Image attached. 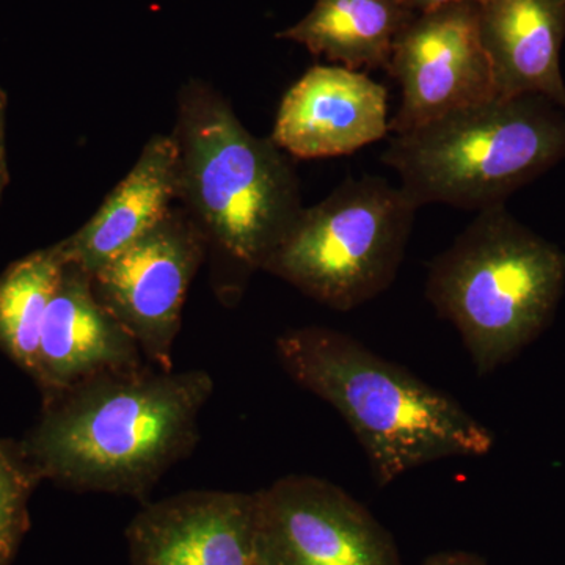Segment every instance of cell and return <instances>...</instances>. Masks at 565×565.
<instances>
[{"instance_id": "6da1fadb", "label": "cell", "mask_w": 565, "mask_h": 565, "mask_svg": "<svg viewBox=\"0 0 565 565\" xmlns=\"http://www.w3.org/2000/svg\"><path fill=\"white\" fill-rule=\"evenodd\" d=\"M212 392L202 370L104 371L47 396L22 456L36 478L145 500L195 448Z\"/></svg>"}, {"instance_id": "7a4b0ae2", "label": "cell", "mask_w": 565, "mask_h": 565, "mask_svg": "<svg viewBox=\"0 0 565 565\" xmlns=\"http://www.w3.org/2000/svg\"><path fill=\"white\" fill-rule=\"evenodd\" d=\"M275 348L292 381L343 416L377 486L437 460L492 451V430L459 401L351 334L299 327L280 334Z\"/></svg>"}, {"instance_id": "3957f363", "label": "cell", "mask_w": 565, "mask_h": 565, "mask_svg": "<svg viewBox=\"0 0 565 565\" xmlns=\"http://www.w3.org/2000/svg\"><path fill=\"white\" fill-rule=\"evenodd\" d=\"M178 202L228 263L239 289L281 244L303 211L288 154L248 131L211 85L192 81L178 95Z\"/></svg>"}, {"instance_id": "277c9868", "label": "cell", "mask_w": 565, "mask_h": 565, "mask_svg": "<svg viewBox=\"0 0 565 565\" xmlns=\"http://www.w3.org/2000/svg\"><path fill=\"white\" fill-rule=\"evenodd\" d=\"M564 288L565 253L505 204L479 211L426 278L427 300L456 327L479 377L544 333Z\"/></svg>"}, {"instance_id": "5b68a950", "label": "cell", "mask_w": 565, "mask_h": 565, "mask_svg": "<svg viewBox=\"0 0 565 565\" xmlns=\"http://www.w3.org/2000/svg\"><path fill=\"white\" fill-rule=\"evenodd\" d=\"M565 159V110L542 96L471 104L392 136L382 162L418 207L505 204Z\"/></svg>"}, {"instance_id": "8992f818", "label": "cell", "mask_w": 565, "mask_h": 565, "mask_svg": "<svg viewBox=\"0 0 565 565\" xmlns=\"http://www.w3.org/2000/svg\"><path fill=\"white\" fill-rule=\"evenodd\" d=\"M418 210L385 178H345L303 207L263 270L323 307L355 310L396 280Z\"/></svg>"}, {"instance_id": "52a82bcc", "label": "cell", "mask_w": 565, "mask_h": 565, "mask_svg": "<svg viewBox=\"0 0 565 565\" xmlns=\"http://www.w3.org/2000/svg\"><path fill=\"white\" fill-rule=\"evenodd\" d=\"M207 252L202 228L180 204L92 274L96 299L158 370L173 371L182 308Z\"/></svg>"}, {"instance_id": "ba28073f", "label": "cell", "mask_w": 565, "mask_h": 565, "mask_svg": "<svg viewBox=\"0 0 565 565\" xmlns=\"http://www.w3.org/2000/svg\"><path fill=\"white\" fill-rule=\"evenodd\" d=\"M253 494L256 565H403L392 534L326 479L285 476Z\"/></svg>"}, {"instance_id": "9c48e42d", "label": "cell", "mask_w": 565, "mask_h": 565, "mask_svg": "<svg viewBox=\"0 0 565 565\" xmlns=\"http://www.w3.org/2000/svg\"><path fill=\"white\" fill-rule=\"evenodd\" d=\"M386 71L401 88L399 109L390 118L392 136L494 98L479 3H451L416 14L397 40Z\"/></svg>"}, {"instance_id": "30bf717a", "label": "cell", "mask_w": 565, "mask_h": 565, "mask_svg": "<svg viewBox=\"0 0 565 565\" xmlns=\"http://www.w3.org/2000/svg\"><path fill=\"white\" fill-rule=\"evenodd\" d=\"M390 134L388 95L362 71L316 65L282 96L270 139L297 159L348 156Z\"/></svg>"}, {"instance_id": "8fae6325", "label": "cell", "mask_w": 565, "mask_h": 565, "mask_svg": "<svg viewBox=\"0 0 565 565\" xmlns=\"http://www.w3.org/2000/svg\"><path fill=\"white\" fill-rule=\"evenodd\" d=\"M126 539L131 565H256L255 494L192 490L145 504Z\"/></svg>"}, {"instance_id": "7c38bea8", "label": "cell", "mask_w": 565, "mask_h": 565, "mask_svg": "<svg viewBox=\"0 0 565 565\" xmlns=\"http://www.w3.org/2000/svg\"><path fill=\"white\" fill-rule=\"evenodd\" d=\"M145 363L128 330L96 299L92 275L66 263L44 318L33 375L46 396L104 371Z\"/></svg>"}, {"instance_id": "4fadbf2b", "label": "cell", "mask_w": 565, "mask_h": 565, "mask_svg": "<svg viewBox=\"0 0 565 565\" xmlns=\"http://www.w3.org/2000/svg\"><path fill=\"white\" fill-rule=\"evenodd\" d=\"M180 195V148L173 134L154 136L95 215L58 243L66 263L87 274L154 228Z\"/></svg>"}, {"instance_id": "5bb4252c", "label": "cell", "mask_w": 565, "mask_h": 565, "mask_svg": "<svg viewBox=\"0 0 565 565\" xmlns=\"http://www.w3.org/2000/svg\"><path fill=\"white\" fill-rule=\"evenodd\" d=\"M479 28L497 96H542L565 110V0H484Z\"/></svg>"}, {"instance_id": "9a60e30c", "label": "cell", "mask_w": 565, "mask_h": 565, "mask_svg": "<svg viewBox=\"0 0 565 565\" xmlns=\"http://www.w3.org/2000/svg\"><path fill=\"white\" fill-rule=\"evenodd\" d=\"M415 17L399 0H318L302 21L277 36L345 68L386 70Z\"/></svg>"}, {"instance_id": "2e32d148", "label": "cell", "mask_w": 565, "mask_h": 565, "mask_svg": "<svg viewBox=\"0 0 565 565\" xmlns=\"http://www.w3.org/2000/svg\"><path fill=\"white\" fill-rule=\"evenodd\" d=\"M58 245L32 253L0 277V345L35 375L41 330L65 269Z\"/></svg>"}, {"instance_id": "e0dca14e", "label": "cell", "mask_w": 565, "mask_h": 565, "mask_svg": "<svg viewBox=\"0 0 565 565\" xmlns=\"http://www.w3.org/2000/svg\"><path fill=\"white\" fill-rule=\"evenodd\" d=\"M36 479L25 459L0 444V565H10L28 530L29 497Z\"/></svg>"}, {"instance_id": "ac0fdd59", "label": "cell", "mask_w": 565, "mask_h": 565, "mask_svg": "<svg viewBox=\"0 0 565 565\" xmlns=\"http://www.w3.org/2000/svg\"><path fill=\"white\" fill-rule=\"evenodd\" d=\"M423 565H487V563L471 553L445 552L427 557Z\"/></svg>"}, {"instance_id": "d6986e66", "label": "cell", "mask_w": 565, "mask_h": 565, "mask_svg": "<svg viewBox=\"0 0 565 565\" xmlns=\"http://www.w3.org/2000/svg\"><path fill=\"white\" fill-rule=\"evenodd\" d=\"M404 7H407L408 10L414 11V13H426V11L440 9V7L451 6V3H460V2H476L482 3L484 0H399Z\"/></svg>"}, {"instance_id": "ffe728a7", "label": "cell", "mask_w": 565, "mask_h": 565, "mask_svg": "<svg viewBox=\"0 0 565 565\" xmlns=\"http://www.w3.org/2000/svg\"><path fill=\"white\" fill-rule=\"evenodd\" d=\"M0 178H2V166H0Z\"/></svg>"}]
</instances>
